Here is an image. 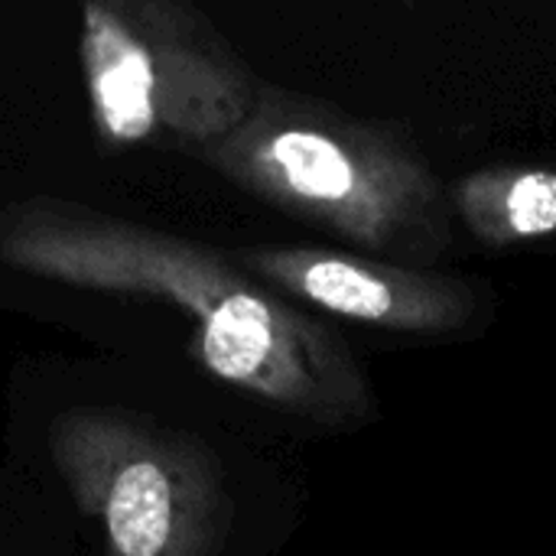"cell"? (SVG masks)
I'll use <instances>...</instances> for the list:
<instances>
[{
    "mask_svg": "<svg viewBox=\"0 0 556 556\" xmlns=\"http://www.w3.org/2000/svg\"><path fill=\"white\" fill-rule=\"evenodd\" d=\"M0 264L166 303L189 319L205 371L290 417L345 430L378 410L358 355L332 326L189 238L36 199L0 212Z\"/></svg>",
    "mask_w": 556,
    "mask_h": 556,
    "instance_id": "cell-1",
    "label": "cell"
},
{
    "mask_svg": "<svg viewBox=\"0 0 556 556\" xmlns=\"http://www.w3.org/2000/svg\"><path fill=\"white\" fill-rule=\"evenodd\" d=\"M199 153L238 189L371 257L427 267L453 244L450 189L397 124L261 85L254 111Z\"/></svg>",
    "mask_w": 556,
    "mask_h": 556,
    "instance_id": "cell-2",
    "label": "cell"
},
{
    "mask_svg": "<svg viewBox=\"0 0 556 556\" xmlns=\"http://www.w3.org/2000/svg\"><path fill=\"white\" fill-rule=\"evenodd\" d=\"M78 49L94 124L114 143L173 137L205 150L254 111L264 85L195 7L176 0L85 3Z\"/></svg>",
    "mask_w": 556,
    "mask_h": 556,
    "instance_id": "cell-3",
    "label": "cell"
},
{
    "mask_svg": "<svg viewBox=\"0 0 556 556\" xmlns=\"http://www.w3.org/2000/svg\"><path fill=\"white\" fill-rule=\"evenodd\" d=\"M52 463L108 556H215L228 492L215 456L153 420L78 407L55 420Z\"/></svg>",
    "mask_w": 556,
    "mask_h": 556,
    "instance_id": "cell-4",
    "label": "cell"
},
{
    "mask_svg": "<svg viewBox=\"0 0 556 556\" xmlns=\"http://www.w3.org/2000/svg\"><path fill=\"white\" fill-rule=\"evenodd\" d=\"M238 264L280 296L388 332L453 336L479 316L476 283L433 267L313 244L251 248Z\"/></svg>",
    "mask_w": 556,
    "mask_h": 556,
    "instance_id": "cell-5",
    "label": "cell"
},
{
    "mask_svg": "<svg viewBox=\"0 0 556 556\" xmlns=\"http://www.w3.org/2000/svg\"><path fill=\"white\" fill-rule=\"evenodd\" d=\"M453 218L489 248H511L556 235V169L485 166L450 186Z\"/></svg>",
    "mask_w": 556,
    "mask_h": 556,
    "instance_id": "cell-6",
    "label": "cell"
}]
</instances>
